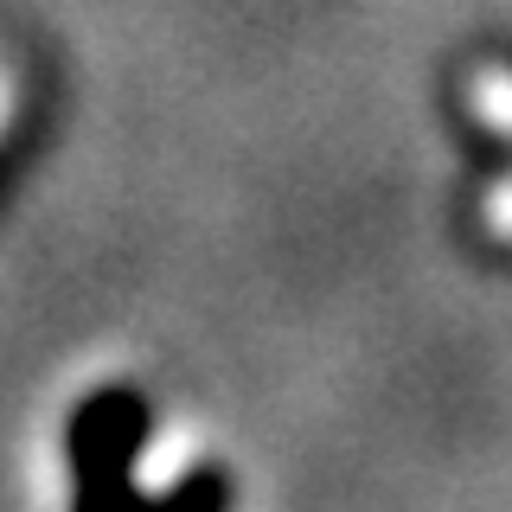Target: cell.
<instances>
[{
  "instance_id": "obj_1",
  "label": "cell",
  "mask_w": 512,
  "mask_h": 512,
  "mask_svg": "<svg viewBox=\"0 0 512 512\" xmlns=\"http://www.w3.org/2000/svg\"><path fill=\"white\" fill-rule=\"evenodd\" d=\"M7 116H13V71L0 64V128H7Z\"/></svg>"
}]
</instances>
